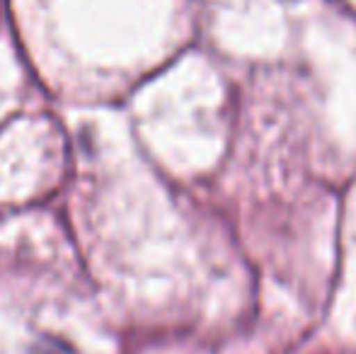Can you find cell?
<instances>
[{"label":"cell","instance_id":"obj_1","mask_svg":"<svg viewBox=\"0 0 356 354\" xmlns=\"http://www.w3.org/2000/svg\"><path fill=\"white\" fill-rule=\"evenodd\" d=\"M61 347L63 345L58 340H47V342H42V345H39L32 354H58V350H61ZM63 354H71V350H66Z\"/></svg>","mask_w":356,"mask_h":354}]
</instances>
